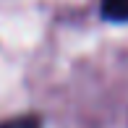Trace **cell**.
Returning a JSON list of instances; mask_svg holds the SVG:
<instances>
[{
    "label": "cell",
    "mask_w": 128,
    "mask_h": 128,
    "mask_svg": "<svg viewBox=\"0 0 128 128\" xmlns=\"http://www.w3.org/2000/svg\"><path fill=\"white\" fill-rule=\"evenodd\" d=\"M100 8L110 21H128V0H102Z\"/></svg>",
    "instance_id": "1"
},
{
    "label": "cell",
    "mask_w": 128,
    "mask_h": 128,
    "mask_svg": "<svg viewBox=\"0 0 128 128\" xmlns=\"http://www.w3.org/2000/svg\"><path fill=\"white\" fill-rule=\"evenodd\" d=\"M0 128H42V126L37 118H13V120L0 123Z\"/></svg>",
    "instance_id": "2"
}]
</instances>
